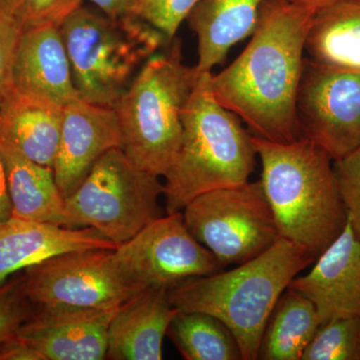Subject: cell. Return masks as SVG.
Listing matches in <instances>:
<instances>
[{
	"mask_svg": "<svg viewBox=\"0 0 360 360\" xmlns=\"http://www.w3.org/2000/svg\"><path fill=\"white\" fill-rule=\"evenodd\" d=\"M302 360H360V317L322 322Z\"/></svg>",
	"mask_w": 360,
	"mask_h": 360,
	"instance_id": "24",
	"label": "cell"
},
{
	"mask_svg": "<svg viewBox=\"0 0 360 360\" xmlns=\"http://www.w3.org/2000/svg\"><path fill=\"white\" fill-rule=\"evenodd\" d=\"M21 30L0 16V106L13 89V70Z\"/></svg>",
	"mask_w": 360,
	"mask_h": 360,
	"instance_id": "29",
	"label": "cell"
},
{
	"mask_svg": "<svg viewBox=\"0 0 360 360\" xmlns=\"http://www.w3.org/2000/svg\"><path fill=\"white\" fill-rule=\"evenodd\" d=\"M160 177L136 167L122 148L101 156L65 198L71 229L91 227L116 246L163 217Z\"/></svg>",
	"mask_w": 360,
	"mask_h": 360,
	"instance_id": "7",
	"label": "cell"
},
{
	"mask_svg": "<svg viewBox=\"0 0 360 360\" xmlns=\"http://www.w3.org/2000/svg\"><path fill=\"white\" fill-rule=\"evenodd\" d=\"M198 0H137L134 15L160 30L168 42L176 37L177 30Z\"/></svg>",
	"mask_w": 360,
	"mask_h": 360,
	"instance_id": "26",
	"label": "cell"
},
{
	"mask_svg": "<svg viewBox=\"0 0 360 360\" xmlns=\"http://www.w3.org/2000/svg\"><path fill=\"white\" fill-rule=\"evenodd\" d=\"M23 290L22 277L0 285V345L13 338L34 310Z\"/></svg>",
	"mask_w": 360,
	"mask_h": 360,
	"instance_id": "28",
	"label": "cell"
},
{
	"mask_svg": "<svg viewBox=\"0 0 360 360\" xmlns=\"http://www.w3.org/2000/svg\"><path fill=\"white\" fill-rule=\"evenodd\" d=\"M181 212L221 267L250 262L281 238L260 180L200 194Z\"/></svg>",
	"mask_w": 360,
	"mask_h": 360,
	"instance_id": "8",
	"label": "cell"
},
{
	"mask_svg": "<svg viewBox=\"0 0 360 360\" xmlns=\"http://www.w3.org/2000/svg\"><path fill=\"white\" fill-rule=\"evenodd\" d=\"M179 311L170 302L167 288L142 290L122 304L111 321L106 359H162L163 340Z\"/></svg>",
	"mask_w": 360,
	"mask_h": 360,
	"instance_id": "17",
	"label": "cell"
},
{
	"mask_svg": "<svg viewBox=\"0 0 360 360\" xmlns=\"http://www.w3.org/2000/svg\"><path fill=\"white\" fill-rule=\"evenodd\" d=\"M115 255L127 279L141 290L170 288L191 277L222 269L214 255L198 243L182 212L168 213L118 245Z\"/></svg>",
	"mask_w": 360,
	"mask_h": 360,
	"instance_id": "10",
	"label": "cell"
},
{
	"mask_svg": "<svg viewBox=\"0 0 360 360\" xmlns=\"http://www.w3.org/2000/svg\"><path fill=\"white\" fill-rule=\"evenodd\" d=\"M120 307H37L16 336L34 347L45 360L105 359L108 328Z\"/></svg>",
	"mask_w": 360,
	"mask_h": 360,
	"instance_id": "12",
	"label": "cell"
},
{
	"mask_svg": "<svg viewBox=\"0 0 360 360\" xmlns=\"http://www.w3.org/2000/svg\"><path fill=\"white\" fill-rule=\"evenodd\" d=\"M84 0H0V16L21 32L45 25L59 26Z\"/></svg>",
	"mask_w": 360,
	"mask_h": 360,
	"instance_id": "25",
	"label": "cell"
},
{
	"mask_svg": "<svg viewBox=\"0 0 360 360\" xmlns=\"http://www.w3.org/2000/svg\"><path fill=\"white\" fill-rule=\"evenodd\" d=\"M117 248L91 227L58 226L11 217L0 224V285L18 270L68 251Z\"/></svg>",
	"mask_w": 360,
	"mask_h": 360,
	"instance_id": "16",
	"label": "cell"
},
{
	"mask_svg": "<svg viewBox=\"0 0 360 360\" xmlns=\"http://www.w3.org/2000/svg\"><path fill=\"white\" fill-rule=\"evenodd\" d=\"M314 13L290 0H265L245 49L231 65L212 73L214 98L255 136L281 143L302 137L296 103Z\"/></svg>",
	"mask_w": 360,
	"mask_h": 360,
	"instance_id": "1",
	"label": "cell"
},
{
	"mask_svg": "<svg viewBox=\"0 0 360 360\" xmlns=\"http://www.w3.org/2000/svg\"><path fill=\"white\" fill-rule=\"evenodd\" d=\"M316 307L322 322L338 317H360V240L349 222L319 255L314 267L288 285Z\"/></svg>",
	"mask_w": 360,
	"mask_h": 360,
	"instance_id": "14",
	"label": "cell"
},
{
	"mask_svg": "<svg viewBox=\"0 0 360 360\" xmlns=\"http://www.w3.org/2000/svg\"><path fill=\"white\" fill-rule=\"evenodd\" d=\"M13 217V205L9 196L6 167L0 151V224Z\"/></svg>",
	"mask_w": 360,
	"mask_h": 360,
	"instance_id": "32",
	"label": "cell"
},
{
	"mask_svg": "<svg viewBox=\"0 0 360 360\" xmlns=\"http://www.w3.org/2000/svg\"><path fill=\"white\" fill-rule=\"evenodd\" d=\"M13 217L70 227L65 198L54 179L53 169L30 160L0 139Z\"/></svg>",
	"mask_w": 360,
	"mask_h": 360,
	"instance_id": "20",
	"label": "cell"
},
{
	"mask_svg": "<svg viewBox=\"0 0 360 360\" xmlns=\"http://www.w3.org/2000/svg\"><path fill=\"white\" fill-rule=\"evenodd\" d=\"M101 9L111 18H123L134 14L137 0H84Z\"/></svg>",
	"mask_w": 360,
	"mask_h": 360,
	"instance_id": "31",
	"label": "cell"
},
{
	"mask_svg": "<svg viewBox=\"0 0 360 360\" xmlns=\"http://www.w3.org/2000/svg\"><path fill=\"white\" fill-rule=\"evenodd\" d=\"M298 6L307 7L310 11H316L322 7L330 6L336 2L348 1V0H290ZM352 1H360V0H352Z\"/></svg>",
	"mask_w": 360,
	"mask_h": 360,
	"instance_id": "33",
	"label": "cell"
},
{
	"mask_svg": "<svg viewBox=\"0 0 360 360\" xmlns=\"http://www.w3.org/2000/svg\"><path fill=\"white\" fill-rule=\"evenodd\" d=\"M201 73L186 65L175 37L148 59L115 104L122 150L136 167L165 177L181 142L182 111Z\"/></svg>",
	"mask_w": 360,
	"mask_h": 360,
	"instance_id": "5",
	"label": "cell"
},
{
	"mask_svg": "<svg viewBox=\"0 0 360 360\" xmlns=\"http://www.w3.org/2000/svg\"><path fill=\"white\" fill-rule=\"evenodd\" d=\"M63 116V106L13 87L0 106V139L53 169Z\"/></svg>",
	"mask_w": 360,
	"mask_h": 360,
	"instance_id": "18",
	"label": "cell"
},
{
	"mask_svg": "<svg viewBox=\"0 0 360 360\" xmlns=\"http://www.w3.org/2000/svg\"><path fill=\"white\" fill-rule=\"evenodd\" d=\"M14 89L65 106L79 98L59 26L21 32L13 70Z\"/></svg>",
	"mask_w": 360,
	"mask_h": 360,
	"instance_id": "15",
	"label": "cell"
},
{
	"mask_svg": "<svg viewBox=\"0 0 360 360\" xmlns=\"http://www.w3.org/2000/svg\"><path fill=\"white\" fill-rule=\"evenodd\" d=\"M252 141L279 236L317 259L347 224L333 160L305 137L281 143L252 135Z\"/></svg>",
	"mask_w": 360,
	"mask_h": 360,
	"instance_id": "2",
	"label": "cell"
},
{
	"mask_svg": "<svg viewBox=\"0 0 360 360\" xmlns=\"http://www.w3.org/2000/svg\"><path fill=\"white\" fill-rule=\"evenodd\" d=\"M210 77L201 73L182 111L181 142L163 184L167 214L200 194L245 184L255 169L252 134L214 98Z\"/></svg>",
	"mask_w": 360,
	"mask_h": 360,
	"instance_id": "4",
	"label": "cell"
},
{
	"mask_svg": "<svg viewBox=\"0 0 360 360\" xmlns=\"http://www.w3.org/2000/svg\"><path fill=\"white\" fill-rule=\"evenodd\" d=\"M333 169L348 222L360 240V148L335 161Z\"/></svg>",
	"mask_w": 360,
	"mask_h": 360,
	"instance_id": "27",
	"label": "cell"
},
{
	"mask_svg": "<svg viewBox=\"0 0 360 360\" xmlns=\"http://www.w3.org/2000/svg\"><path fill=\"white\" fill-rule=\"evenodd\" d=\"M322 321L309 298L288 288L265 326L258 359L302 360Z\"/></svg>",
	"mask_w": 360,
	"mask_h": 360,
	"instance_id": "22",
	"label": "cell"
},
{
	"mask_svg": "<svg viewBox=\"0 0 360 360\" xmlns=\"http://www.w3.org/2000/svg\"><path fill=\"white\" fill-rule=\"evenodd\" d=\"M113 148H122V131L115 108L80 98L63 106L53 174L65 198L80 186L97 160Z\"/></svg>",
	"mask_w": 360,
	"mask_h": 360,
	"instance_id": "13",
	"label": "cell"
},
{
	"mask_svg": "<svg viewBox=\"0 0 360 360\" xmlns=\"http://www.w3.org/2000/svg\"><path fill=\"white\" fill-rule=\"evenodd\" d=\"M315 258L302 246L279 238L271 248L229 271L191 277L168 290L180 311L220 319L233 333L243 360L258 359L267 321L279 297Z\"/></svg>",
	"mask_w": 360,
	"mask_h": 360,
	"instance_id": "3",
	"label": "cell"
},
{
	"mask_svg": "<svg viewBox=\"0 0 360 360\" xmlns=\"http://www.w3.org/2000/svg\"><path fill=\"white\" fill-rule=\"evenodd\" d=\"M59 30L78 96L105 108H115L144 63L169 44L134 14L111 18L92 4H80Z\"/></svg>",
	"mask_w": 360,
	"mask_h": 360,
	"instance_id": "6",
	"label": "cell"
},
{
	"mask_svg": "<svg viewBox=\"0 0 360 360\" xmlns=\"http://www.w3.org/2000/svg\"><path fill=\"white\" fill-rule=\"evenodd\" d=\"M296 113L302 137L331 160L354 153L360 148V70L324 68L305 58Z\"/></svg>",
	"mask_w": 360,
	"mask_h": 360,
	"instance_id": "11",
	"label": "cell"
},
{
	"mask_svg": "<svg viewBox=\"0 0 360 360\" xmlns=\"http://www.w3.org/2000/svg\"><path fill=\"white\" fill-rule=\"evenodd\" d=\"M167 335L186 360H243L233 333L212 314L179 310Z\"/></svg>",
	"mask_w": 360,
	"mask_h": 360,
	"instance_id": "23",
	"label": "cell"
},
{
	"mask_svg": "<svg viewBox=\"0 0 360 360\" xmlns=\"http://www.w3.org/2000/svg\"><path fill=\"white\" fill-rule=\"evenodd\" d=\"M0 360H45L34 347L14 335L0 345Z\"/></svg>",
	"mask_w": 360,
	"mask_h": 360,
	"instance_id": "30",
	"label": "cell"
},
{
	"mask_svg": "<svg viewBox=\"0 0 360 360\" xmlns=\"http://www.w3.org/2000/svg\"><path fill=\"white\" fill-rule=\"evenodd\" d=\"M22 285L37 307L73 309H116L142 291L124 276L111 248L68 251L46 258L25 269Z\"/></svg>",
	"mask_w": 360,
	"mask_h": 360,
	"instance_id": "9",
	"label": "cell"
},
{
	"mask_svg": "<svg viewBox=\"0 0 360 360\" xmlns=\"http://www.w3.org/2000/svg\"><path fill=\"white\" fill-rule=\"evenodd\" d=\"M305 51L314 65L360 70V1L336 2L315 11Z\"/></svg>",
	"mask_w": 360,
	"mask_h": 360,
	"instance_id": "21",
	"label": "cell"
},
{
	"mask_svg": "<svg viewBox=\"0 0 360 360\" xmlns=\"http://www.w3.org/2000/svg\"><path fill=\"white\" fill-rule=\"evenodd\" d=\"M265 0H198L186 18L198 37L200 73L224 63L232 46L250 37Z\"/></svg>",
	"mask_w": 360,
	"mask_h": 360,
	"instance_id": "19",
	"label": "cell"
}]
</instances>
